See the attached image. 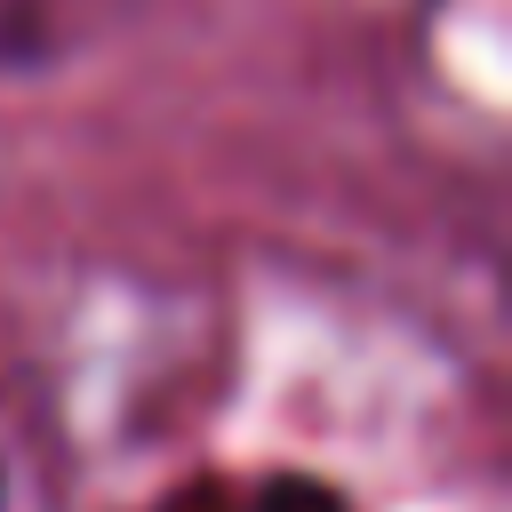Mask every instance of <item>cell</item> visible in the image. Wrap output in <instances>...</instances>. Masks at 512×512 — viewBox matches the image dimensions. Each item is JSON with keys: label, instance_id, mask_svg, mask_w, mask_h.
Here are the masks:
<instances>
[{"label": "cell", "instance_id": "obj_1", "mask_svg": "<svg viewBox=\"0 0 512 512\" xmlns=\"http://www.w3.org/2000/svg\"><path fill=\"white\" fill-rule=\"evenodd\" d=\"M120 8L128 0H0V72H40V64L72 56Z\"/></svg>", "mask_w": 512, "mask_h": 512}, {"label": "cell", "instance_id": "obj_2", "mask_svg": "<svg viewBox=\"0 0 512 512\" xmlns=\"http://www.w3.org/2000/svg\"><path fill=\"white\" fill-rule=\"evenodd\" d=\"M240 512H360L336 480L304 472V464H264L248 488H240Z\"/></svg>", "mask_w": 512, "mask_h": 512}, {"label": "cell", "instance_id": "obj_3", "mask_svg": "<svg viewBox=\"0 0 512 512\" xmlns=\"http://www.w3.org/2000/svg\"><path fill=\"white\" fill-rule=\"evenodd\" d=\"M0 512H8V456H0Z\"/></svg>", "mask_w": 512, "mask_h": 512}]
</instances>
